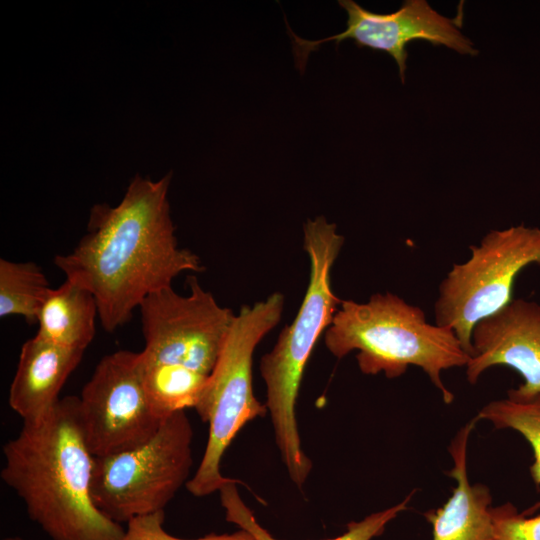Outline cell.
<instances>
[{"mask_svg":"<svg viewBox=\"0 0 540 540\" xmlns=\"http://www.w3.org/2000/svg\"><path fill=\"white\" fill-rule=\"evenodd\" d=\"M170 179V173L157 181L136 175L117 206L92 207L87 233L71 252L54 258L67 280L94 296L108 333L180 273L204 270L194 252L178 245L167 198Z\"/></svg>","mask_w":540,"mask_h":540,"instance_id":"1","label":"cell"},{"mask_svg":"<svg viewBox=\"0 0 540 540\" xmlns=\"http://www.w3.org/2000/svg\"><path fill=\"white\" fill-rule=\"evenodd\" d=\"M1 479L52 540H119L125 528L94 504V456L78 419V397L61 398L43 418L23 423L3 446Z\"/></svg>","mask_w":540,"mask_h":540,"instance_id":"2","label":"cell"},{"mask_svg":"<svg viewBox=\"0 0 540 540\" xmlns=\"http://www.w3.org/2000/svg\"><path fill=\"white\" fill-rule=\"evenodd\" d=\"M303 232L310 261L308 287L295 319L280 332L259 366L277 447L291 480L300 488L311 472L312 462L302 448L296 401L315 344L342 302L332 290L331 269L344 244L336 225L324 216L308 219Z\"/></svg>","mask_w":540,"mask_h":540,"instance_id":"3","label":"cell"},{"mask_svg":"<svg viewBox=\"0 0 540 540\" xmlns=\"http://www.w3.org/2000/svg\"><path fill=\"white\" fill-rule=\"evenodd\" d=\"M329 352L336 358L358 351L356 360L366 375L402 376L417 366L450 404L453 393L444 385L442 372L466 367L470 355L455 333L427 321L425 312L391 292L375 293L365 303L342 300L324 333Z\"/></svg>","mask_w":540,"mask_h":540,"instance_id":"4","label":"cell"},{"mask_svg":"<svg viewBox=\"0 0 540 540\" xmlns=\"http://www.w3.org/2000/svg\"><path fill=\"white\" fill-rule=\"evenodd\" d=\"M284 296L275 292L235 315L217 363L195 406L208 423V440L195 474L186 483L196 497L208 496L230 478L221 473V461L238 432L268 410L254 395L252 362L255 348L280 321Z\"/></svg>","mask_w":540,"mask_h":540,"instance_id":"5","label":"cell"},{"mask_svg":"<svg viewBox=\"0 0 540 540\" xmlns=\"http://www.w3.org/2000/svg\"><path fill=\"white\" fill-rule=\"evenodd\" d=\"M192 439L191 422L180 411L167 417L143 444L94 457L91 495L96 507L119 524L164 511L189 480Z\"/></svg>","mask_w":540,"mask_h":540,"instance_id":"6","label":"cell"},{"mask_svg":"<svg viewBox=\"0 0 540 540\" xmlns=\"http://www.w3.org/2000/svg\"><path fill=\"white\" fill-rule=\"evenodd\" d=\"M469 250L470 257L453 264L440 282L434 316L435 324L451 329L471 356L474 326L514 299L515 280L525 268L540 265V228L493 229Z\"/></svg>","mask_w":540,"mask_h":540,"instance_id":"7","label":"cell"},{"mask_svg":"<svg viewBox=\"0 0 540 540\" xmlns=\"http://www.w3.org/2000/svg\"><path fill=\"white\" fill-rule=\"evenodd\" d=\"M190 293L171 287L148 295L139 306L145 347L143 361L188 369L210 376L235 314L220 306L195 276Z\"/></svg>","mask_w":540,"mask_h":540,"instance_id":"8","label":"cell"},{"mask_svg":"<svg viewBox=\"0 0 540 540\" xmlns=\"http://www.w3.org/2000/svg\"><path fill=\"white\" fill-rule=\"evenodd\" d=\"M79 425L94 457L128 450L151 439L163 419L143 383L140 352L104 356L78 397Z\"/></svg>","mask_w":540,"mask_h":540,"instance_id":"9","label":"cell"},{"mask_svg":"<svg viewBox=\"0 0 540 540\" xmlns=\"http://www.w3.org/2000/svg\"><path fill=\"white\" fill-rule=\"evenodd\" d=\"M347 13L343 32L319 40L297 36L288 26L292 39L295 65L304 72L309 55L325 42L336 45L351 39L359 47H367L390 55L397 64L401 82H405L407 45L414 40H424L433 45L445 46L459 54L476 56L479 51L459 29L456 19H450L434 10L426 0H407L395 12L380 14L369 11L353 0H340Z\"/></svg>","mask_w":540,"mask_h":540,"instance_id":"10","label":"cell"},{"mask_svg":"<svg viewBox=\"0 0 540 540\" xmlns=\"http://www.w3.org/2000/svg\"><path fill=\"white\" fill-rule=\"evenodd\" d=\"M472 355L466 377L475 384L484 371L506 366L518 372L520 395L540 392V303L513 299L500 311L479 321L472 330Z\"/></svg>","mask_w":540,"mask_h":540,"instance_id":"11","label":"cell"},{"mask_svg":"<svg viewBox=\"0 0 540 540\" xmlns=\"http://www.w3.org/2000/svg\"><path fill=\"white\" fill-rule=\"evenodd\" d=\"M83 354L36 335L23 343L8 396L10 408L23 423L43 418L56 406L59 393Z\"/></svg>","mask_w":540,"mask_h":540,"instance_id":"12","label":"cell"},{"mask_svg":"<svg viewBox=\"0 0 540 540\" xmlns=\"http://www.w3.org/2000/svg\"><path fill=\"white\" fill-rule=\"evenodd\" d=\"M477 421L474 417L466 423L449 445L454 465L447 475L456 486L442 507L424 513L432 525V540H494L490 490L470 484L467 475V444Z\"/></svg>","mask_w":540,"mask_h":540,"instance_id":"13","label":"cell"},{"mask_svg":"<svg viewBox=\"0 0 540 540\" xmlns=\"http://www.w3.org/2000/svg\"><path fill=\"white\" fill-rule=\"evenodd\" d=\"M98 306L94 296L69 281L51 288L42 304L36 336L69 350L85 352L95 336Z\"/></svg>","mask_w":540,"mask_h":540,"instance_id":"14","label":"cell"},{"mask_svg":"<svg viewBox=\"0 0 540 540\" xmlns=\"http://www.w3.org/2000/svg\"><path fill=\"white\" fill-rule=\"evenodd\" d=\"M218 492L228 522L248 531L255 540H278L257 522L251 509L242 500L235 480L226 482ZM411 496L409 494L403 501L371 513L360 521L350 522L345 533L327 540H372L381 535L386 525L408 508Z\"/></svg>","mask_w":540,"mask_h":540,"instance_id":"15","label":"cell"},{"mask_svg":"<svg viewBox=\"0 0 540 540\" xmlns=\"http://www.w3.org/2000/svg\"><path fill=\"white\" fill-rule=\"evenodd\" d=\"M140 359L147 396L163 419L195 408L209 376L184 368L144 362L141 355Z\"/></svg>","mask_w":540,"mask_h":540,"instance_id":"16","label":"cell"},{"mask_svg":"<svg viewBox=\"0 0 540 540\" xmlns=\"http://www.w3.org/2000/svg\"><path fill=\"white\" fill-rule=\"evenodd\" d=\"M51 287L42 269L34 262L0 259V317L21 316L30 325L37 323L42 304Z\"/></svg>","mask_w":540,"mask_h":540,"instance_id":"17","label":"cell"},{"mask_svg":"<svg viewBox=\"0 0 540 540\" xmlns=\"http://www.w3.org/2000/svg\"><path fill=\"white\" fill-rule=\"evenodd\" d=\"M476 417L489 421L497 429H513L525 438L534 456L530 473L533 481L540 485V392L520 395L509 389L506 398L489 402ZM539 508L540 502L522 513L528 515Z\"/></svg>","mask_w":540,"mask_h":540,"instance_id":"18","label":"cell"},{"mask_svg":"<svg viewBox=\"0 0 540 540\" xmlns=\"http://www.w3.org/2000/svg\"><path fill=\"white\" fill-rule=\"evenodd\" d=\"M165 511L138 516L128 521L124 534L119 540H255L246 530L233 533H210L202 537L185 539L169 534L163 527Z\"/></svg>","mask_w":540,"mask_h":540,"instance_id":"19","label":"cell"},{"mask_svg":"<svg viewBox=\"0 0 540 540\" xmlns=\"http://www.w3.org/2000/svg\"><path fill=\"white\" fill-rule=\"evenodd\" d=\"M491 512L494 540H540V515L529 518L509 502Z\"/></svg>","mask_w":540,"mask_h":540,"instance_id":"20","label":"cell"},{"mask_svg":"<svg viewBox=\"0 0 540 540\" xmlns=\"http://www.w3.org/2000/svg\"><path fill=\"white\" fill-rule=\"evenodd\" d=\"M3 540H25L19 536H13V537H6Z\"/></svg>","mask_w":540,"mask_h":540,"instance_id":"21","label":"cell"}]
</instances>
